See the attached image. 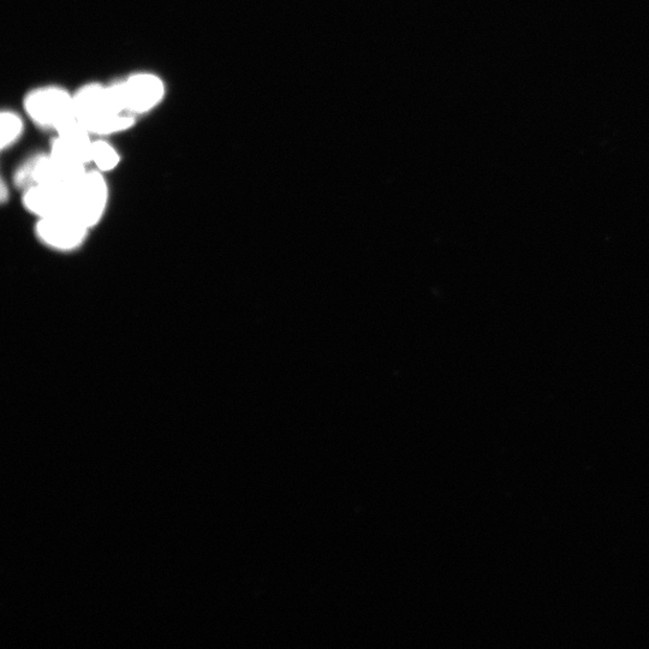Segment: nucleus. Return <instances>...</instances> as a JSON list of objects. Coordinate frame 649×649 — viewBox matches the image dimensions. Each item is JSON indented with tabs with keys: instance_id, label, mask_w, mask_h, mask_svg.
I'll use <instances>...</instances> for the list:
<instances>
[{
	"instance_id": "obj_1",
	"label": "nucleus",
	"mask_w": 649,
	"mask_h": 649,
	"mask_svg": "<svg viewBox=\"0 0 649 649\" xmlns=\"http://www.w3.org/2000/svg\"><path fill=\"white\" fill-rule=\"evenodd\" d=\"M109 200L110 188L105 175L98 170L87 171L68 194V214L92 230L104 219Z\"/></svg>"
},
{
	"instance_id": "obj_2",
	"label": "nucleus",
	"mask_w": 649,
	"mask_h": 649,
	"mask_svg": "<svg viewBox=\"0 0 649 649\" xmlns=\"http://www.w3.org/2000/svg\"><path fill=\"white\" fill-rule=\"evenodd\" d=\"M25 110L34 123L55 129L56 132L76 118L74 95L57 86L40 87L29 92L25 99Z\"/></svg>"
},
{
	"instance_id": "obj_3",
	"label": "nucleus",
	"mask_w": 649,
	"mask_h": 649,
	"mask_svg": "<svg viewBox=\"0 0 649 649\" xmlns=\"http://www.w3.org/2000/svg\"><path fill=\"white\" fill-rule=\"evenodd\" d=\"M89 231L91 229L68 214L38 219L35 225V236L40 243L62 253L75 252L81 248L87 241Z\"/></svg>"
},
{
	"instance_id": "obj_4",
	"label": "nucleus",
	"mask_w": 649,
	"mask_h": 649,
	"mask_svg": "<svg viewBox=\"0 0 649 649\" xmlns=\"http://www.w3.org/2000/svg\"><path fill=\"white\" fill-rule=\"evenodd\" d=\"M127 110L142 115L156 109L166 94L165 83L159 76L151 73H138L123 80Z\"/></svg>"
},
{
	"instance_id": "obj_5",
	"label": "nucleus",
	"mask_w": 649,
	"mask_h": 649,
	"mask_svg": "<svg viewBox=\"0 0 649 649\" xmlns=\"http://www.w3.org/2000/svg\"><path fill=\"white\" fill-rule=\"evenodd\" d=\"M73 95L75 116L82 124L119 113L112 104L109 87L100 83H88Z\"/></svg>"
},
{
	"instance_id": "obj_6",
	"label": "nucleus",
	"mask_w": 649,
	"mask_h": 649,
	"mask_svg": "<svg viewBox=\"0 0 649 649\" xmlns=\"http://www.w3.org/2000/svg\"><path fill=\"white\" fill-rule=\"evenodd\" d=\"M68 194L51 187L33 186L23 190L22 202L38 219L64 216L68 214Z\"/></svg>"
},
{
	"instance_id": "obj_7",
	"label": "nucleus",
	"mask_w": 649,
	"mask_h": 649,
	"mask_svg": "<svg viewBox=\"0 0 649 649\" xmlns=\"http://www.w3.org/2000/svg\"><path fill=\"white\" fill-rule=\"evenodd\" d=\"M135 118L132 113L119 112L110 113V115L95 119L85 125L86 129L92 135L109 136L125 132L133 127Z\"/></svg>"
},
{
	"instance_id": "obj_8",
	"label": "nucleus",
	"mask_w": 649,
	"mask_h": 649,
	"mask_svg": "<svg viewBox=\"0 0 649 649\" xmlns=\"http://www.w3.org/2000/svg\"><path fill=\"white\" fill-rule=\"evenodd\" d=\"M119 163H121V156H119L115 146L105 140H95L93 142L91 164L101 174L105 175L107 172L116 170Z\"/></svg>"
},
{
	"instance_id": "obj_9",
	"label": "nucleus",
	"mask_w": 649,
	"mask_h": 649,
	"mask_svg": "<svg viewBox=\"0 0 649 649\" xmlns=\"http://www.w3.org/2000/svg\"><path fill=\"white\" fill-rule=\"evenodd\" d=\"M25 130L22 118L14 111L2 112V150L14 146Z\"/></svg>"
},
{
	"instance_id": "obj_10",
	"label": "nucleus",
	"mask_w": 649,
	"mask_h": 649,
	"mask_svg": "<svg viewBox=\"0 0 649 649\" xmlns=\"http://www.w3.org/2000/svg\"><path fill=\"white\" fill-rule=\"evenodd\" d=\"M0 198H2L3 202H7L9 199V188L7 186V182L3 180L2 182V188H0Z\"/></svg>"
}]
</instances>
